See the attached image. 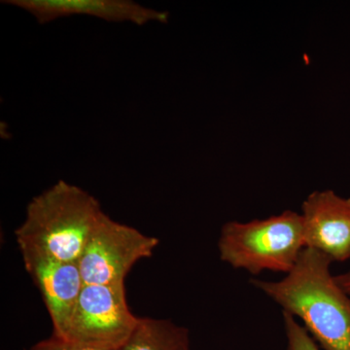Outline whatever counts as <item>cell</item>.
Masks as SVG:
<instances>
[{
    "instance_id": "52a82bcc",
    "label": "cell",
    "mask_w": 350,
    "mask_h": 350,
    "mask_svg": "<svg viewBox=\"0 0 350 350\" xmlns=\"http://www.w3.org/2000/svg\"><path fill=\"white\" fill-rule=\"evenodd\" d=\"M25 269L42 294L53 324V336L61 338L85 283L77 262H64L31 251H21Z\"/></svg>"
},
{
    "instance_id": "9c48e42d",
    "label": "cell",
    "mask_w": 350,
    "mask_h": 350,
    "mask_svg": "<svg viewBox=\"0 0 350 350\" xmlns=\"http://www.w3.org/2000/svg\"><path fill=\"white\" fill-rule=\"evenodd\" d=\"M121 350H191L189 332L170 320L139 319Z\"/></svg>"
},
{
    "instance_id": "5b68a950",
    "label": "cell",
    "mask_w": 350,
    "mask_h": 350,
    "mask_svg": "<svg viewBox=\"0 0 350 350\" xmlns=\"http://www.w3.org/2000/svg\"><path fill=\"white\" fill-rule=\"evenodd\" d=\"M159 239L105 214L85 246L79 264L85 284L125 282L135 262L151 257Z\"/></svg>"
},
{
    "instance_id": "6da1fadb",
    "label": "cell",
    "mask_w": 350,
    "mask_h": 350,
    "mask_svg": "<svg viewBox=\"0 0 350 350\" xmlns=\"http://www.w3.org/2000/svg\"><path fill=\"white\" fill-rule=\"evenodd\" d=\"M330 258L305 247L294 268L280 282L252 278L253 286L298 317L325 350H350V297L331 275Z\"/></svg>"
},
{
    "instance_id": "30bf717a",
    "label": "cell",
    "mask_w": 350,
    "mask_h": 350,
    "mask_svg": "<svg viewBox=\"0 0 350 350\" xmlns=\"http://www.w3.org/2000/svg\"><path fill=\"white\" fill-rule=\"evenodd\" d=\"M282 315L288 342L287 350H320L310 333L297 322L294 317L285 312Z\"/></svg>"
},
{
    "instance_id": "7c38bea8",
    "label": "cell",
    "mask_w": 350,
    "mask_h": 350,
    "mask_svg": "<svg viewBox=\"0 0 350 350\" xmlns=\"http://www.w3.org/2000/svg\"><path fill=\"white\" fill-rule=\"evenodd\" d=\"M335 280L345 293L350 297V269L342 275H336Z\"/></svg>"
},
{
    "instance_id": "8992f818",
    "label": "cell",
    "mask_w": 350,
    "mask_h": 350,
    "mask_svg": "<svg viewBox=\"0 0 350 350\" xmlns=\"http://www.w3.org/2000/svg\"><path fill=\"white\" fill-rule=\"evenodd\" d=\"M301 209L306 247L323 253L333 262L350 259V199L334 191H317Z\"/></svg>"
},
{
    "instance_id": "ba28073f",
    "label": "cell",
    "mask_w": 350,
    "mask_h": 350,
    "mask_svg": "<svg viewBox=\"0 0 350 350\" xmlns=\"http://www.w3.org/2000/svg\"><path fill=\"white\" fill-rule=\"evenodd\" d=\"M45 25L72 16H89L110 23H167L169 13L155 10L131 0H4Z\"/></svg>"
},
{
    "instance_id": "7a4b0ae2",
    "label": "cell",
    "mask_w": 350,
    "mask_h": 350,
    "mask_svg": "<svg viewBox=\"0 0 350 350\" xmlns=\"http://www.w3.org/2000/svg\"><path fill=\"white\" fill-rule=\"evenodd\" d=\"M105 214L94 196L59 180L29 202L16 239L21 251L78 262Z\"/></svg>"
},
{
    "instance_id": "277c9868",
    "label": "cell",
    "mask_w": 350,
    "mask_h": 350,
    "mask_svg": "<svg viewBox=\"0 0 350 350\" xmlns=\"http://www.w3.org/2000/svg\"><path fill=\"white\" fill-rule=\"evenodd\" d=\"M138 321L126 304L124 282L85 284L61 340L88 349L121 350Z\"/></svg>"
},
{
    "instance_id": "3957f363",
    "label": "cell",
    "mask_w": 350,
    "mask_h": 350,
    "mask_svg": "<svg viewBox=\"0 0 350 350\" xmlns=\"http://www.w3.org/2000/svg\"><path fill=\"white\" fill-rule=\"evenodd\" d=\"M305 247L301 214L289 211L265 220L226 223L218 241L223 262L253 275L289 273Z\"/></svg>"
},
{
    "instance_id": "8fae6325",
    "label": "cell",
    "mask_w": 350,
    "mask_h": 350,
    "mask_svg": "<svg viewBox=\"0 0 350 350\" xmlns=\"http://www.w3.org/2000/svg\"><path fill=\"white\" fill-rule=\"evenodd\" d=\"M29 350H96L93 349H88V347H80L66 342L52 336L47 340H40L38 344L32 345Z\"/></svg>"
}]
</instances>
